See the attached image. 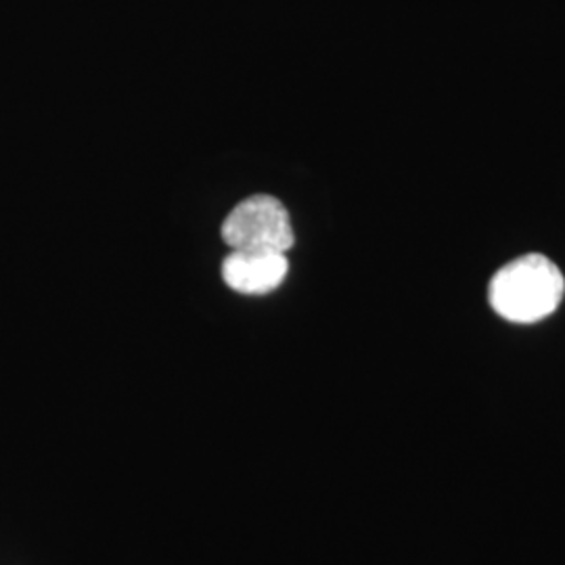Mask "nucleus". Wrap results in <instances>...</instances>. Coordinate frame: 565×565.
<instances>
[{"mask_svg":"<svg viewBox=\"0 0 565 565\" xmlns=\"http://www.w3.org/2000/svg\"><path fill=\"white\" fill-rule=\"evenodd\" d=\"M565 279L557 264L527 254L505 264L490 281L488 298L499 317L511 323H539L564 300Z\"/></svg>","mask_w":565,"mask_h":565,"instance_id":"nucleus-1","label":"nucleus"},{"mask_svg":"<svg viewBox=\"0 0 565 565\" xmlns=\"http://www.w3.org/2000/svg\"><path fill=\"white\" fill-rule=\"evenodd\" d=\"M223 239L231 249L287 254L294 242L291 218L279 200L254 195L239 203L223 223Z\"/></svg>","mask_w":565,"mask_h":565,"instance_id":"nucleus-2","label":"nucleus"},{"mask_svg":"<svg viewBox=\"0 0 565 565\" xmlns=\"http://www.w3.org/2000/svg\"><path fill=\"white\" fill-rule=\"evenodd\" d=\"M289 263L281 252H258V249H233L223 263V279L231 289L263 296L275 291L287 277Z\"/></svg>","mask_w":565,"mask_h":565,"instance_id":"nucleus-3","label":"nucleus"}]
</instances>
